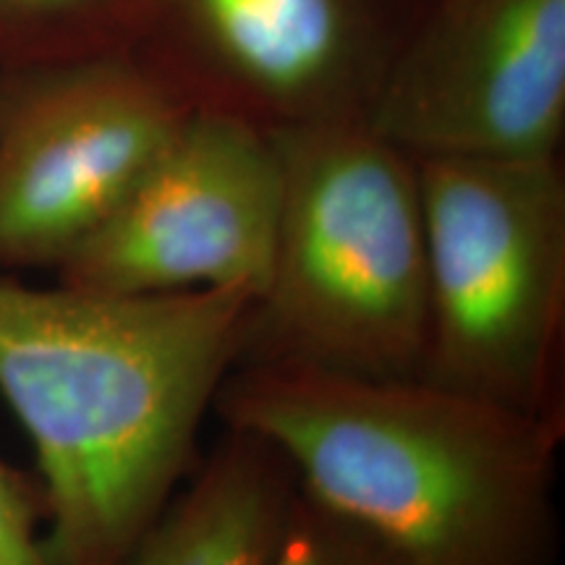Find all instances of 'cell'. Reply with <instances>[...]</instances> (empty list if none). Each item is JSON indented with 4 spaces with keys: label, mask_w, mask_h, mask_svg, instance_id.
<instances>
[{
    "label": "cell",
    "mask_w": 565,
    "mask_h": 565,
    "mask_svg": "<svg viewBox=\"0 0 565 565\" xmlns=\"http://www.w3.org/2000/svg\"><path fill=\"white\" fill-rule=\"evenodd\" d=\"M189 113L137 51L0 66V270H58Z\"/></svg>",
    "instance_id": "5b68a950"
},
{
    "label": "cell",
    "mask_w": 565,
    "mask_h": 565,
    "mask_svg": "<svg viewBox=\"0 0 565 565\" xmlns=\"http://www.w3.org/2000/svg\"><path fill=\"white\" fill-rule=\"evenodd\" d=\"M40 484L0 461V565H51L42 550Z\"/></svg>",
    "instance_id": "7c38bea8"
},
{
    "label": "cell",
    "mask_w": 565,
    "mask_h": 565,
    "mask_svg": "<svg viewBox=\"0 0 565 565\" xmlns=\"http://www.w3.org/2000/svg\"><path fill=\"white\" fill-rule=\"evenodd\" d=\"M427 228L422 377L565 424V173L416 160Z\"/></svg>",
    "instance_id": "277c9868"
},
{
    "label": "cell",
    "mask_w": 565,
    "mask_h": 565,
    "mask_svg": "<svg viewBox=\"0 0 565 565\" xmlns=\"http://www.w3.org/2000/svg\"><path fill=\"white\" fill-rule=\"evenodd\" d=\"M270 565H414L383 536L299 490Z\"/></svg>",
    "instance_id": "8fae6325"
},
{
    "label": "cell",
    "mask_w": 565,
    "mask_h": 565,
    "mask_svg": "<svg viewBox=\"0 0 565 565\" xmlns=\"http://www.w3.org/2000/svg\"><path fill=\"white\" fill-rule=\"evenodd\" d=\"M280 215L270 131L192 108L118 210L63 263L58 282L103 294L265 291Z\"/></svg>",
    "instance_id": "ba28073f"
},
{
    "label": "cell",
    "mask_w": 565,
    "mask_h": 565,
    "mask_svg": "<svg viewBox=\"0 0 565 565\" xmlns=\"http://www.w3.org/2000/svg\"><path fill=\"white\" fill-rule=\"evenodd\" d=\"M419 0H152L134 47L192 108L265 131L366 121Z\"/></svg>",
    "instance_id": "8992f818"
},
{
    "label": "cell",
    "mask_w": 565,
    "mask_h": 565,
    "mask_svg": "<svg viewBox=\"0 0 565 565\" xmlns=\"http://www.w3.org/2000/svg\"><path fill=\"white\" fill-rule=\"evenodd\" d=\"M152 0H0V66L134 51Z\"/></svg>",
    "instance_id": "30bf717a"
},
{
    "label": "cell",
    "mask_w": 565,
    "mask_h": 565,
    "mask_svg": "<svg viewBox=\"0 0 565 565\" xmlns=\"http://www.w3.org/2000/svg\"><path fill=\"white\" fill-rule=\"evenodd\" d=\"M225 429L270 443L299 490L414 565H555L565 424L422 374L364 377L242 362L215 398Z\"/></svg>",
    "instance_id": "7a4b0ae2"
},
{
    "label": "cell",
    "mask_w": 565,
    "mask_h": 565,
    "mask_svg": "<svg viewBox=\"0 0 565 565\" xmlns=\"http://www.w3.org/2000/svg\"><path fill=\"white\" fill-rule=\"evenodd\" d=\"M366 126L414 160L561 158L565 0H419Z\"/></svg>",
    "instance_id": "52a82bcc"
},
{
    "label": "cell",
    "mask_w": 565,
    "mask_h": 565,
    "mask_svg": "<svg viewBox=\"0 0 565 565\" xmlns=\"http://www.w3.org/2000/svg\"><path fill=\"white\" fill-rule=\"evenodd\" d=\"M296 494L294 469L270 443L228 429L126 565H270Z\"/></svg>",
    "instance_id": "9c48e42d"
},
{
    "label": "cell",
    "mask_w": 565,
    "mask_h": 565,
    "mask_svg": "<svg viewBox=\"0 0 565 565\" xmlns=\"http://www.w3.org/2000/svg\"><path fill=\"white\" fill-rule=\"evenodd\" d=\"M249 288L103 294L0 278V395L30 435L51 565H126L244 362Z\"/></svg>",
    "instance_id": "6da1fadb"
},
{
    "label": "cell",
    "mask_w": 565,
    "mask_h": 565,
    "mask_svg": "<svg viewBox=\"0 0 565 565\" xmlns=\"http://www.w3.org/2000/svg\"><path fill=\"white\" fill-rule=\"evenodd\" d=\"M280 215L244 362L408 377L427 341L419 166L366 121L270 131Z\"/></svg>",
    "instance_id": "3957f363"
}]
</instances>
